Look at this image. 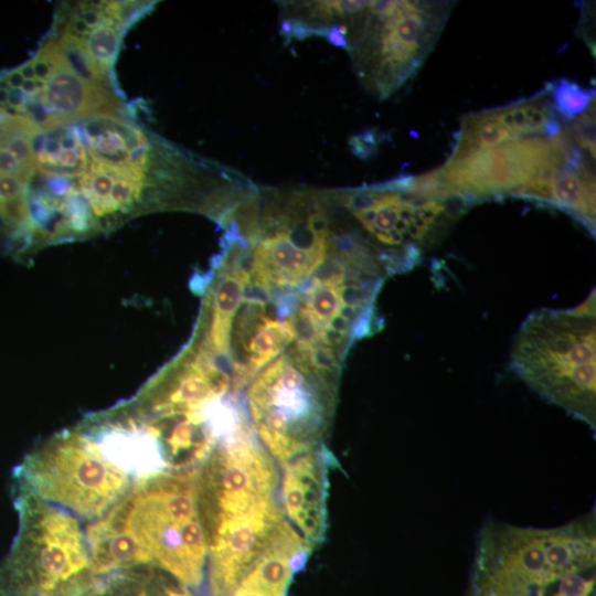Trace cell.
<instances>
[{
	"label": "cell",
	"mask_w": 596,
	"mask_h": 596,
	"mask_svg": "<svg viewBox=\"0 0 596 596\" xmlns=\"http://www.w3.org/2000/svg\"><path fill=\"white\" fill-rule=\"evenodd\" d=\"M195 476L162 475L136 482L114 505L149 562L194 588L203 581L207 560Z\"/></svg>",
	"instance_id": "5"
},
{
	"label": "cell",
	"mask_w": 596,
	"mask_h": 596,
	"mask_svg": "<svg viewBox=\"0 0 596 596\" xmlns=\"http://www.w3.org/2000/svg\"><path fill=\"white\" fill-rule=\"evenodd\" d=\"M352 152L362 159L369 158L377 147L376 136L368 130L359 136H353L349 141Z\"/></svg>",
	"instance_id": "25"
},
{
	"label": "cell",
	"mask_w": 596,
	"mask_h": 596,
	"mask_svg": "<svg viewBox=\"0 0 596 596\" xmlns=\"http://www.w3.org/2000/svg\"><path fill=\"white\" fill-rule=\"evenodd\" d=\"M288 524L277 499L207 534L211 596H232L243 576Z\"/></svg>",
	"instance_id": "10"
},
{
	"label": "cell",
	"mask_w": 596,
	"mask_h": 596,
	"mask_svg": "<svg viewBox=\"0 0 596 596\" xmlns=\"http://www.w3.org/2000/svg\"><path fill=\"white\" fill-rule=\"evenodd\" d=\"M510 369L545 401L595 428L594 292L573 309L532 311L513 337Z\"/></svg>",
	"instance_id": "2"
},
{
	"label": "cell",
	"mask_w": 596,
	"mask_h": 596,
	"mask_svg": "<svg viewBox=\"0 0 596 596\" xmlns=\"http://www.w3.org/2000/svg\"><path fill=\"white\" fill-rule=\"evenodd\" d=\"M19 531L0 567V596H58L91 572L84 532L72 512L14 482Z\"/></svg>",
	"instance_id": "4"
},
{
	"label": "cell",
	"mask_w": 596,
	"mask_h": 596,
	"mask_svg": "<svg viewBox=\"0 0 596 596\" xmlns=\"http://www.w3.org/2000/svg\"><path fill=\"white\" fill-rule=\"evenodd\" d=\"M3 148H6L24 169L34 172L35 158L28 136L21 134L8 136Z\"/></svg>",
	"instance_id": "22"
},
{
	"label": "cell",
	"mask_w": 596,
	"mask_h": 596,
	"mask_svg": "<svg viewBox=\"0 0 596 596\" xmlns=\"http://www.w3.org/2000/svg\"><path fill=\"white\" fill-rule=\"evenodd\" d=\"M28 183L15 174H0V201L25 194Z\"/></svg>",
	"instance_id": "24"
},
{
	"label": "cell",
	"mask_w": 596,
	"mask_h": 596,
	"mask_svg": "<svg viewBox=\"0 0 596 596\" xmlns=\"http://www.w3.org/2000/svg\"><path fill=\"white\" fill-rule=\"evenodd\" d=\"M520 139L499 124L490 110L472 113L461 120L459 138L449 160L462 159L478 150Z\"/></svg>",
	"instance_id": "18"
},
{
	"label": "cell",
	"mask_w": 596,
	"mask_h": 596,
	"mask_svg": "<svg viewBox=\"0 0 596 596\" xmlns=\"http://www.w3.org/2000/svg\"><path fill=\"white\" fill-rule=\"evenodd\" d=\"M313 549L288 524L243 576L232 596H287L292 576Z\"/></svg>",
	"instance_id": "12"
},
{
	"label": "cell",
	"mask_w": 596,
	"mask_h": 596,
	"mask_svg": "<svg viewBox=\"0 0 596 596\" xmlns=\"http://www.w3.org/2000/svg\"><path fill=\"white\" fill-rule=\"evenodd\" d=\"M333 455L324 444L281 465L278 500L290 526L312 549L324 540L328 473Z\"/></svg>",
	"instance_id": "11"
},
{
	"label": "cell",
	"mask_w": 596,
	"mask_h": 596,
	"mask_svg": "<svg viewBox=\"0 0 596 596\" xmlns=\"http://www.w3.org/2000/svg\"><path fill=\"white\" fill-rule=\"evenodd\" d=\"M588 108V113H584L574 120L571 129L579 146L587 149L595 158V115H592L590 106Z\"/></svg>",
	"instance_id": "23"
},
{
	"label": "cell",
	"mask_w": 596,
	"mask_h": 596,
	"mask_svg": "<svg viewBox=\"0 0 596 596\" xmlns=\"http://www.w3.org/2000/svg\"><path fill=\"white\" fill-rule=\"evenodd\" d=\"M66 64L61 63L46 81L41 98L61 125L91 116L93 88Z\"/></svg>",
	"instance_id": "17"
},
{
	"label": "cell",
	"mask_w": 596,
	"mask_h": 596,
	"mask_svg": "<svg viewBox=\"0 0 596 596\" xmlns=\"http://www.w3.org/2000/svg\"><path fill=\"white\" fill-rule=\"evenodd\" d=\"M4 77H6V79H7L10 87L21 88V86H22V84L24 82V78H23V76L21 75V73L19 72L18 68L9 72Z\"/></svg>",
	"instance_id": "28"
},
{
	"label": "cell",
	"mask_w": 596,
	"mask_h": 596,
	"mask_svg": "<svg viewBox=\"0 0 596 596\" xmlns=\"http://www.w3.org/2000/svg\"><path fill=\"white\" fill-rule=\"evenodd\" d=\"M546 88L553 97L554 109L567 120H575L594 103V91L566 78L550 83Z\"/></svg>",
	"instance_id": "20"
},
{
	"label": "cell",
	"mask_w": 596,
	"mask_h": 596,
	"mask_svg": "<svg viewBox=\"0 0 596 596\" xmlns=\"http://www.w3.org/2000/svg\"><path fill=\"white\" fill-rule=\"evenodd\" d=\"M18 70L24 79H35V73L31 61L25 62L20 67H18Z\"/></svg>",
	"instance_id": "29"
},
{
	"label": "cell",
	"mask_w": 596,
	"mask_h": 596,
	"mask_svg": "<svg viewBox=\"0 0 596 596\" xmlns=\"http://www.w3.org/2000/svg\"><path fill=\"white\" fill-rule=\"evenodd\" d=\"M0 174H15L29 183L33 172L24 169L6 148L0 147Z\"/></svg>",
	"instance_id": "26"
},
{
	"label": "cell",
	"mask_w": 596,
	"mask_h": 596,
	"mask_svg": "<svg viewBox=\"0 0 596 596\" xmlns=\"http://www.w3.org/2000/svg\"><path fill=\"white\" fill-rule=\"evenodd\" d=\"M120 42V30L113 24L103 23L94 28L91 33L84 38V46L95 63V65L105 73H108L113 66L118 52Z\"/></svg>",
	"instance_id": "21"
},
{
	"label": "cell",
	"mask_w": 596,
	"mask_h": 596,
	"mask_svg": "<svg viewBox=\"0 0 596 596\" xmlns=\"http://www.w3.org/2000/svg\"><path fill=\"white\" fill-rule=\"evenodd\" d=\"M26 96L21 88L10 87L8 89V105L18 111H24Z\"/></svg>",
	"instance_id": "27"
},
{
	"label": "cell",
	"mask_w": 596,
	"mask_h": 596,
	"mask_svg": "<svg viewBox=\"0 0 596 596\" xmlns=\"http://www.w3.org/2000/svg\"><path fill=\"white\" fill-rule=\"evenodd\" d=\"M67 66L89 85L104 86L107 73L99 70L87 54L84 39L64 32L56 41Z\"/></svg>",
	"instance_id": "19"
},
{
	"label": "cell",
	"mask_w": 596,
	"mask_h": 596,
	"mask_svg": "<svg viewBox=\"0 0 596 596\" xmlns=\"http://www.w3.org/2000/svg\"><path fill=\"white\" fill-rule=\"evenodd\" d=\"M8 103V89L0 88V105H6Z\"/></svg>",
	"instance_id": "31"
},
{
	"label": "cell",
	"mask_w": 596,
	"mask_h": 596,
	"mask_svg": "<svg viewBox=\"0 0 596 596\" xmlns=\"http://www.w3.org/2000/svg\"><path fill=\"white\" fill-rule=\"evenodd\" d=\"M338 376L315 366L294 347L247 384L249 424L278 466L323 445L333 417Z\"/></svg>",
	"instance_id": "3"
},
{
	"label": "cell",
	"mask_w": 596,
	"mask_h": 596,
	"mask_svg": "<svg viewBox=\"0 0 596 596\" xmlns=\"http://www.w3.org/2000/svg\"><path fill=\"white\" fill-rule=\"evenodd\" d=\"M595 513L552 529L488 521L481 528L469 596H553L561 579L595 568Z\"/></svg>",
	"instance_id": "1"
},
{
	"label": "cell",
	"mask_w": 596,
	"mask_h": 596,
	"mask_svg": "<svg viewBox=\"0 0 596 596\" xmlns=\"http://www.w3.org/2000/svg\"><path fill=\"white\" fill-rule=\"evenodd\" d=\"M249 273L234 263L219 280L212 301L210 353L225 359L230 351L231 331L236 312L245 299Z\"/></svg>",
	"instance_id": "15"
},
{
	"label": "cell",
	"mask_w": 596,
	"mask_h": 596,
	"mask_svg": "<svg viewBox=\"0 0 596 596\" xmlns=\"http://www.w3.org/2000/svg\"><path fill=\"white\" fill-rule=\"evenodd\" d=\"M84 135L93 162L111 167L128 166L131 150L148 142L141 130L108 115L87 117Z\"/></svg>",
	"instance_id": "14"
},
{
	"label": "cell",
	"mask_w": 596,
	"mask_h": 596,
	"mask_svg": "<svg viewBox=\"0 0 596 596\" xmlns=\"http://www.w3.org/2000/svg\"><path fill=\"white\" fill-rule=\"evenodd\" d=\"M570 145L566 132L553 139L513 140L478 150L441 167L457 198L468 201L509 194L544 167L561 169Z\"/></svg>",
	"instance_id": "9"
},
{
	"label": "cell",
	"mask_w": 596,
	"mask_h": 596,
	"mask_svg": "<svg viewBox=\"0 0 596 596\" xmlns=\"http://www.w3.org/2000/svg\"><path fill=\"white\" fill-rule=\"evenodd\" d=\"M21 89L26 97L39 93L34 79H24Z\"/></svg>",
	"instance_id": "30"
},
{
	"label": "cell",
	"mask_w": 596,
	"mask_h": 596,
	"mask_svg": "<svg viewBox=\"0 0 596 596\" xmlns=\"http://www.w3.org/2000/svg\"><path fill=\"white\" fill-rule=\"evenodd\" d=\"M4 141H6V131L3 128V123L0 121V147H3Z\"/></svg>",
	"instance_id": "32"
},
{
	"label": "cell",
	"mask_w": 596,
	"mask_h": 596,
	"mask_svg": "<svg viewBox=\"0 0 596 596\" xmlns=\"http://www.w3.org/2000/svg\"><path fill=\"white\" fill-rule=\"evenodd\" d=\"M277 462L251 424L222 439L195 476V498L206 536L219 525L278 499Z\"/></svg>",
	"instance_id": "8"
},
{
	"label": "cell",
	"mask_w": 596,
	"mask_h": 596,
	"mask_svg": "<svg viewBox=\"0 0 596 596\" xmlns=\"http://www.w3.org/2000/svg\"><path fill=\"white\" fill-rule=\"evenodd\" d=\"M14 482L87 520H97L130 490L131 479L82 430H66L31 450Z\"/></svg>",
	"instance_id": "6"
},
{
	"label": "cell",
	"mask_w": 596,
	"mask_h": 596,
	"mask_svg": "<svg viewBox=\"0 0 596 596\" xmlns=\"http://www.w3.org/2000/svg\"><path fill=\"white\" fill-rule=\"evenodd\" d=\"M245 334L243 348L246 361L232 369L231 385L234 393L246 386L254 376L296 339V330L291 318L273 319L262 316L249 332Z\"/></svg>",
	"instance_id": "13"
},
{
	"label": "cell",
	"mask_w": 596,
	"mask_h": 596,
	"mask_svg": "<svg viewBox=\"0 0 596 596\" xmlns=\"http://www.w3.org/2000/svg\"><path fill=\"white\" fill-rule=\"evenodd\" d=\"M551 204L562 209L595 233V175L587 163L577 171L563 166L551 179Z\"/></svg>",
	"instance_id": "16"
},
{
	"label": "cell",
	"mask_w": 596,
	"mask_h": 596,
	"mask_svg": "<svg viewBox=\"0 0 596 596\" xmlns=\"http://www.w3.org/2000/svg\"><path fill=\"white\" fill-rule=\"evenodd\" d=\"M371 6V4H370ZM432 2L393 1L381 10L370 7L348 35L363 83L384 98L422 65L444 22Z\"/></svg>",
	"instance_id": "7"
}]
</instances>
